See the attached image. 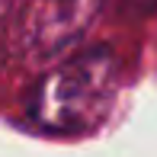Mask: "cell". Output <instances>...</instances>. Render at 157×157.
Returning <instances> with one entry per match:
<instances>
[{"mask_svg":"<svg viewBox=\"0 0 157 157\" xmlns=\"http://www.w3.org/2000/svg\"><path fill=\"white\" fill-rule=\"evenodd\" d=\"M122 10L128 16H151L157 10V0H122Z\"/></svg>","mask_w":157,"mask_h":157,"instance_id":"3","label":"cell"},{"mask_svg":"<svg viewBox=\"0 0 157 157\" xmlns=\"http://www.w3.org/2000/svg\"><path fill=\"white\" fill-rule=\"evenodd\" d=\"M106 0H35L26 16V52L32 61H55L71 55L96 23Z\"/></svg>","mask_w":157,"mask_h":157,"instance_id":"2","label":"cell"},{"mask_svg":"<svg viewBox=\"0 0 157 157\" xmlns=\"http://www.w3.org/2000/svg\"><path fill=\"white\" fill-rule=\"evenodd\" d=\"M119 87V64L109 45L67 55L35 83L26 112L39 128L58 135L90 132L106 119Z\"/></svg>","mask_w":157,"mask_h":157,"instance_id":"1","label":"cell"}]
</instances>
